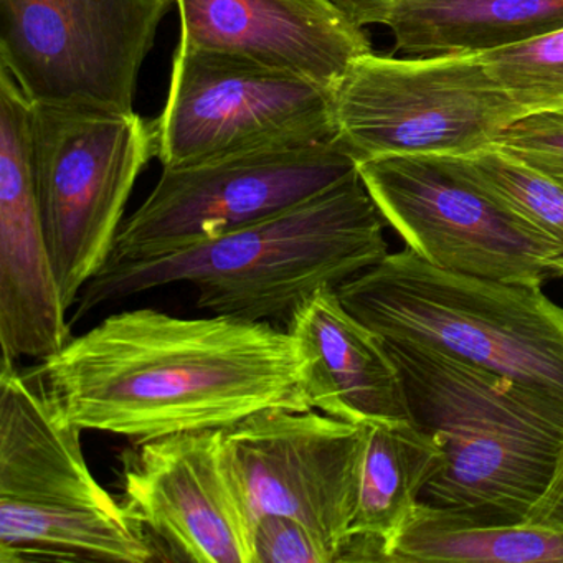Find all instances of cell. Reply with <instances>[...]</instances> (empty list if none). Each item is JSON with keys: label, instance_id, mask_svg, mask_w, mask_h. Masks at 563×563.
Masks as SVG:
<instances>
[{"label": "cell", "instance_id": "6da1fadb", "mask_svg": "<svg viewBox=\"0 0 563 563\" xmlns=\"http://www.w3.org/2000/svg\"><path fill=\"white\" fill-rule=\"evenodd\" d=\"M35 371L65 420L133 443L311 408L291 334L229 316L118 312Z\"/></svg>", "mask_w": 563, "mask_h": 563}, {"label": "cell", "instance_id": "7a4b0ae2", "mask_svg": "<svg viewBox=\"0 0 563 563\" xmlns=\"http://www.w3.org/2000/svg\"><path fill=\"white\" fill-rule=\"evenodd\" d=\"M385 219L357 173L275 216L140 262L107 263L74 321L98 306L187 283L213 316L288 325L325 286L339 288L388 255Z\"/></svg>", "mask_w": 563, "mask_h": 563}, {"label": "cell", "instance_id": "3957f363", "mask_svg": "<svg viewBox=\"0 0 563 563\" xmlns=\"http://www.w3.org/2000/svg\"><path fill=\"white\" fill-rule=\"evenodd\" d=\"M384 342L411 423L443 451L420 506L474 522H526L563 446V398L430 349Z\"/></svg>", "mask_w": 563, "mask_h": 563}, {"label": "cell", "instance_id": "277c9868", "mask_svg": "<svg viewBox=\"0 0 563 563\" xmlns=\"http://www.w3.org/2000/svg\"><path fill=\"white\" fill-rule=\"evenodd\" d=\"M382 339L563 398V308L540 286L446 272L405 249L338 288Z\"/></svg>", "mask_w": 563, "mask_h": 563}, {"label": "cell", "instance_id": "5b68a950", "mask_svg": "<svg viewBox=\"0 0 563 563\" xmlns=\"http://www.w3.org/2000/svg\"><path fill=\"white\" fill-rule=\"evenodd\" d=\"M335 141L355 161L466 156L523 117L481 55L355 58L331 88Z\"/></svg>", "mask_w": 563, "mask_h": 563}, {"label": "cell", "instance_id": "8992f818", "mask_svg": "<svg viewBox=\"0 0 563 563\" xmlns=\"http://www.w3.org/2000/svg\"><path fill=\"white\" fill-rule=\"evenodd\" d=\"M31 157L65 308L107 265L137 177L156 157L153 121L137 113L32 103Z\"/></svg>", "mask_w": 563, "mask_h": 563}, {"label": "cell", "instance_id": "52a82bcc", "mask_svg": "<svg viewBox=\"0 0 563 563\" xmlns=\"http://www.w3.org/2000/svg\"><path fill=\"white\" fill-rule=\"evenodd\" d=\"M357 170L385 222L430 265L533 286L563 276L562 250L507 209L463 157H378Z\"/></svg>", "mask_w": 563, "mask_h": 563}, {"label": "cell", "instance_id": "ba28073f", "mask_svg": "<svg viewBox=\"0 0 563 563\" xmlns=\"http://www.w3.org/2000/svg\"><path fill=\"white\" fill-rule=\"evenodd\" d=\"M163 169L335 141L331 88L249 58L179 44L153 121Z\"/></svg>", "mask_w": 563, "mask_h": 563}, {"label": "cell", "instance_id": "9c48e42d", "mask_svg": "<svg viewBox=\"0 0 563 563\" xmlns=\"http://www.w3.org/2000/svg\"><path fill=\"white\" fill-rule=\"evenodd\" d=\"M174 0H0V68L34 104L136 113Z\"/></svg>", "mask_w": 563, "mask_h": 563}, {"label": "cell", "instance_id": "30bf717a", "mask_svg": "<svg viewBox=\"0 0 563 563\" xmlns=\"http://www.w3.org/2000/svg\"><path fill=\"white\" fill-rule=\"evenodd\" d=\"M357 173L338 141L163 169L108 263L156 258L306 202Z\"/></svg>", "mask_w": 563, "mask_h": 563}, {"label": "cell", "instance_id": "8fae6325", "mask_svg": "<svg viewBox=\"0 0 563 563\" xmlns=\"http://www.w3.org/2000/svg\"><path fill=\"white\" fill-rule=\"evenodd\" d=\"M121 486L161 562L253 563L255 512L225 430L134 441Z\"/></svg>", "mask_w": 563, "mask_h": 563}, {"label": "cell", "instance_id": "7c38bea8", "mask_svg": "<svg viewBox=\"0 0 563 563\" xmlns=\"http://www.w3.org/2000/svg\"><path fill=\"white\" fill-rule=\"evenodd\" d=\"M255 519L299 520L341 556L357 507L365 424L314 408L260 411L225 428Z\"/></svg>", "mask_w": 563, "mask_h": 563}, {"label": "cell", "instance_id": "4fadbf2b", "mask_svg": "<svg viewBox=\"0 0 563 563\" xmlns=\"http://www.w3.org/2000/svg\"><path fill=\"white\" fill-rule=\"evenodd\" d=\"M32 103L0 68V351L44 358L71 335L55 278L31 157Z\"/></svg>", "mask_w": 563, "mask_h": 563}, {"label": "cell", "instance_id": "5bb4252c", "mask_svg": "<svg viewBox=\"0 0 563 563\" xmlns=\"http://www.w3.org/2000/svg\"><path fill=\"white\" fill-rule=\"evenodd\" d=\"M179 44L249 58L325 88L371 54L364 29L329 0H174Z\"/></svg>", "mask_w": 563, "mask_h": 563}, {"label": "cell", "instance_id": "9a60e30c", "mask_svg": "<svg viewBox=\"0 0 563 563\" xmlns=\"http://www.w3.org/2000/svg\"><path fill=\"white\" fill-rule=\"evenodd\" d=\"M81 428L65 420L35 367L0 361V507L35 514L121 510L88 467Z\"/></svg>", "mask_w": 563, "mask_h": 563}, {"label": "cell", "instance_id": "2e32d148", "mask_svg": "<svg viewBox=\"0 0 563 563\" xmlns=\"http://www.w3.org/2000/svg\"><path fill=\"white\" fill-rule=\"evenodd\" d=\"M286 331L298 345L309 407L355 424L410 420L404 380L384 339L342 305L338 288L325 286L306 299Z\"/></svg>", "mask_w": 563, "mask_h": 563}, {"label": "cell", "instance_id": "e0dca14e", "mask_svg": "<svg viewBox=\"0 0 563 563\" xmlns=\"http://www.w3.org/2000/svg\"><path fill=\"white\" fill-rule=\"evenodd\" d=\"M411 57L481 55L563 29V0H398L387 25Z\"/></svg>", "mask_w": 563, "mask_h": 563}, {"label": "cell", "instance_id": "ac0fdd59", "mask_svg": "<svg viewBox=\"0 0 563 563\" xmlns=\"http://www.w3.org/2000/svg\"><path fill=\"white\" fill-rule=\"evenodd\" d=\"M357 507L347 539L364 540L385 562L420 504L421 490L443 466V451L410 420L365 423Z\"/></svg>", "mask_w": 563, "mask_h": 563}, {"label": "cell", "instance_id": "d6986e66", "mask_svg": "<svg viewBox=\"0 0 563 563\" xmlns=\"http://www.w3.org/2000/svg\"><path fill=\"white\" fill-rule=\"evenodd\" d=\"M385 562L563 563V532L530 522H474L418 504Z\"/></svg>", "mask_w": 563, "mask_h": 563}, {"label": "cell", "instance_id": "ffe728a7", "mask_svg": "<svg viewBox=\"0 0 563 563\" xmlns=\"http://www.w3.org/2000/svg\"><path fill=\"white\" fill-rule=\"evenodd\" d=\"M463 157L467 170L507 209L555 243L563 253V184L500 144Z\"/></svg>", "mask_w": 563, "mask_h": 563}, {"label": "cell", "instance_id": "44dd1931", "mask_svg": "<svg viewBox=\"0 0 563 563\" xmlns=\"http://www.w3.org/2000/svg\"><path fill=\"white\" fill-rule=\"evenodd\" d=\"M481 57L523 113L563 110V29Z\"/></svg>", "mask_w": 563, "mask_h": 563}, {"label": "cell", "instance_id": "7402d4cb", "mask_svg": "<svg viewBox=\"0 0 563 563\" xmlns=\"http://www.w3.org/2000/svg\"><path fill=\"white\" fill-rule=\"evenodd\" d=\"M253 563H338V555L299 520L262 514L253 527Z\"/></svg>", "mask_w": 563, "mask_h": 563}, {"label": "cell", "instance_id": "603a6c76", "mask_svg": "<svg viewBox=\"0 0 563 563\" xmlns=\"http://www.w3.org/2000/svg\"><path fill=\"white\" fill-rule=\"evenodd\" d=\"M496 144L563 184V110L523 114Z\"/></svg>", "mask_w": 563, "mask_h": 563}, {"label": "cell", "instance_id": "cb8c5ba5", "mask_svg": "<svg viewBox=\"0 0 563 563\" xmlns=\"http://www.w3.org/2000/svg\"><path fill=\"white\" fill-rule=\"evenodd\" d=\"M526 522L563 532V446L556 457L552 479H550L545 493L530 510Z\"/></svg>", "mask_w": 563, "mask_h": 563}, {"label": "cell", "instance_id": "d4e9b609", "mask_svg": "<svg viewBox=\"0 0 563 563\" xmlns=\"http://www.w3.org/2000/svg\"><path fill=\"white\" fill-rule=\"evenodd\" d=\"M355 27L387 25L398 0H329Z\"/></svg>", "mask_w": 563, "mask_h": 563}]
</instances>
